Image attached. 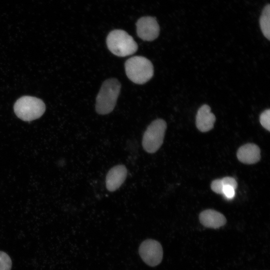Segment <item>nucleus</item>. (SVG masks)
<instances>
[{
    "instance_id": "nucleus-10",
    "label": "nucleus",
    "mask_w": 270,
    "mask_h": 270,
    "mask_svg": "<svg viewBox=\"0 0 270 270\" xmlns=\"http://www.w3.org/2000/svg\"><path fill=\"white\" fill-rule=\"evenodd\" d=\"M236 156L238 160L242 163L248 164H254L260 159V150L256 144L248 143L238 149Z\"/></svg>"
},
{
    "instance_id": "nucleus-9",
    "label": "nucleus",
    "mask_w": 270,
    "mask_h": 270,
    "mask_svg": "<svg viewBox=\"0 0 270 270\" xmlns=\"http://www.w3.org/2000/svg\"><path fill=\"white\" fill-rule=\"evenodd\" d=\"M216 116L211 112V108L208 104H203L198 110L196 117V124L201 132H207L211 130L216 122Z\"/></svg>"
},
{
    "instance_id": "nucleus-12",
    "label": "nucleus",
    "mask_w": 270,
    "mask_h": 270,
    "mask_svg": "<svg viewBox=\"0 0 270 270\" xmlns=\"http://www.w3.org/2000/svg\"><path fill=\"white\" fill-rule=\"evenodd\" d=\"M260 25L261 30L268 40H270V5H266L262 12L260 18Z\"/></svg>"
},
{
    "instance_id": "nucleus-14",
    "label": "nucleus",
    "mask_w": 270,
    "mask_h": 270,
    "mask_svg": "<svg viewBox=\"0 0 270 270\" xmlns=\"http://www.w3.org/2000/svg\"><path fill=\"white\" fill-rule=\"evenodd\" d=\"M261 125L268 131L270 130V110H264L260 116Z\"/></svg>"
},
{
    "instance_id": "nucleus-16",
    "label": "nucleus",
    "mask_w": 270,
    "mask_h": 270,
    "mask_svg": "<svg viewBox=\"0 0 270 270\" xmlns=\"http://www.w3.org/2000/svg\"><path fill=\"white\" fill-rule=\"evenodd\" d=\"M235 190L230 186H224L222 190V194L228 199H232L235 196Z\"/></svg>"
},
{
    "instance_id": "nucleus-11",
    "label": "nucleus",
    "mask_w": 270,
    "mask_h": 270,
    "mask_svg": "<svg viewBox=\"0 0 270 270\" xmlns=\"http://www.w3.org/2000/svg\"><path fill=\"white\" fill-rule=\"evenodd\" d=\"M199 220L204 226L212 228H218L226 222L222 214L212 209L202 211L199 215Z\"/></svg>"
},
{
    "instance_id": "nucleus-17",
    "label": "nucleus",
    "mask_w": 270,
    "mask_h": 270,
    "mask_svg": "<svg viewBox=\"0 0 270 270\" xmlns=\"http://www.w3.org/2000/svg\"><path fill=\"white\" fill-rule=\"evenodd\" d=\"M222 183L224 186H230L234 189L237 188L238 184L236 180L232 177L226 176L221 178Z\"/></svg>"
},
{
    "instance_id": "nucleus-7",
    "label": "nucleus",
    "mask_w": 270,
    "mask_h": 270,
    "mask_svg": "<svg viewBox=\"0 0 270 270\" xmlns=\"http://www.w3.org/2000/svg\"><path fill=\"white\" fill-rule=\"evenodd\" d=\"M138 36L144 40L152 41L160 33V26L156 19L152 16L140 18L136 23Z\"/></svg>"
},
{
    "instance_id": "nucleus-8",
    "label": "nucleus",
    "mask_w": 270,
    "mask_h": 270,
    "mask_svg": "<svg viewBox=\"0 0 270 270\" xmlns=\"http://www.w3.org/2000/svg\"><path fill=\"white\" fill-rule=\"evenodd\" d=\"M128 170L122 164L113 166L108 172L106 178V188L110 192L118 190L124 183L127 176Z\"/></svg>"
},
{
    "instance_id": "nucleus-4",
    "label": "nucleus",
    "mask_w": 270,
    "mask_h": 270,
    "mask_svg": "<svg viewBox=\"0 0 270 270\" xmlns=\"http://www.w3.org/2000/svg\"><path fill=\"white\" fill-rule=\"evenodd\" d=\"M14 108L18 118L24 121H31L40 118L44 114L46 106L40 98L24 96L16 101Z\"/></svg>"
},
{
    "instance_id": "nucleus-3",
    "label": "nucleus",
    "mask_w": 270,
    "mask_h": 270,
    "mask_svg": "<svg viewBox=\"0 0 270 270\" xmlns=\"http://www.w3.org/2000/svg\"><path fill=\"white\" fill-rule=\"evenodd\" d=\"M106 44L111 52L120 57L134 54L138 48L132 37L122 30L111 31L107 36Z\"/></svg>"
},
{
    "instance_id": "nucleus-13",
    "label": "nucleus",
    "mask_w": 270,
    "mask_h": 270,
    "mask_svg": "<svg viewBox=\"0 0 270 270\" xmlns=\"http://www.w3.org/2000/svg\"><path fill=\"white\" fill-rule=\"evenodd\" d=\"M12 260L8 255L0 251V270H10Z\"/></svg>"
},
{
    "instance_id": "nucleus-2",
    "label": "nucleus",
    "mask_w": 270,
    "mask_h": 270,
    "mask_svg": "<svg viewBox=\"0 0 270 270\" xmlns=\"http://www.w3.org/2000/svg\"><path fill=\"white\" fill-rule=\"evenodd\" d=\"M128 78L136 84H144L154 75V66L152 62L142 56H134L126 60L124 64Z\"/></svg>"
},
{
    "instance_id": "nucleus-15",
    "label": "nucleus",
    "mask_w": 270,
    "mask_h": 270,
    "mask_svg": "<svg viewBox=\"0 0 270 270\" xmlns=\"http://www.w3.org/2000/svg\"><path fill=\"white\" fill-rule=\"evenodd\" d=\"M224 185L221 179H216L212 181L210 184L212 190L218 194H222V190Z\"/></svg>"
},
{
    "instance_id": "nucleus-6",
    "label": "nucleus",
    "mask_w": 270,
    "mask_h": 270,
    "mask_svg": "<svg viewBox=\"0 0 270 270\" xmlns=\"http://www.w3.org/2000/svg\"><path fill=\"white\" fill-rule=\"evenodd\" d=\"M138 252L142 260L150 266L159 264L163 256V250L161 244L158 241L147 239L140 246Z\"/></svg>"
},
{
    "instance_id": "nucleus-1",
    "label": "nucleus",
    "mask_w": 270,
    "mask_h": 270,
    "mask_svg": "<svg viewBox=\"0 0 270 270\" xmlns=\"http://www.w3.org/2000/svg\"><path fill=\"white\" fill-rule=\"evenodd\" d=\"M121 84L116 78L106 80L96 98V110L100 114H106L114 109L119 96Z\"/></svg>"
},
{
    "instance_id": "nucleus-5",
    "label": "nucleus",
    "mask_w": 270,
    "mask_h": 270,
    "mask_svg": "<svg viewBox=\"0 0 270 270\" xmlns=\"http://www.w3.org/2000/svg\"><path fill=\"white\" fill-rule=\"evenodd\" d=\"M166 123L162 119L152 121L145 130L142 140L144 150L148 153L156 152L162 146L166 129Z\"/></svg>"
}]
</instances>
